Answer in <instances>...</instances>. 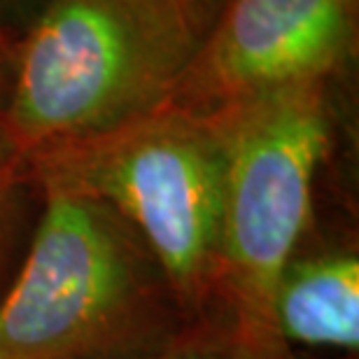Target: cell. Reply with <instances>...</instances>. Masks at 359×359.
I'll list each match as a JSON object with an SVG mask.
<instances>
[{
  "label": "cell",
  "mask_w": 359,
  "mask_h": 359,
  "mask_svg": "<svg viewBox=\"0 0 359 359\" xmlns=\"http://www.w3.org/2000/svg\"><path fill=\"white\" fill-rule=\"evenodd\" d=\"M40 194L33 238L0 297V359H131L198 327L112 208L63 189Z\"/></svg>",
  "instance_id": "1"
},
{
  "label": "cell",
  "mask_w": 359,
  "mask_h": 359,
  "mask_svg": "<svg viewBox=\"0 0 359 359\" xmlns=\"http://www.w3.org/2000/svg\"><path fill=\"white\" fill-rule=\"evenodd\" d=\"M201 35L189 0H47L12 49L5 133L28 156L170 103Z\"/></svg>",
  "instance_id": "2"
},
{
  "label": "cell",
  "mask_w": 359,
  "mask_h": 359,
  "mask_svg": "<svg viewBox=\"0 0 359 359\" xmlns=\"http://www.w3.org/2000/svg\"><path fill=\"white\" fill-rule=\"evenodd\" d=\"M40 189L112 208L152 250L194 325H222L226 154L210 112L177 100L26 156Z\"/></svg>",
  "instance_id": "3"
},
{
  "label": "cell",
  "mask_w": 359,
  "mask_h": 359,
  "mask_svg": "<svg viewBox=\"0 0 359 359\" xmlns=\"http://www.w3.org/2000/svg\"><path fill=\"white\" fill-rule=\"evenodd\" d=\"M224 140L219 320L243 339L278 341L271 294L318 222L315 189L334 140L329 82L278 89L210 112Z\"/></svg>",
  "instance_id": "4"
},
{
  "label": "cell",
  "mask_w": 359,
  "mask_h": 359,
  "mask_svg": "<svg viewBox=\"0 0 359 359\" xmlns=\"http://www.w3.org/2000/svg\"><path fill=\"white\" fill-rule=\"evenodd\" d=\"M355 0H226L198 40L175 93L201 112L308 82L348 59Z\"/></svg>",
  "instance_id": "5"
},
{
  "label": "cell",
  "mask_w": 359,
  "mask_h": 359,
  "mask_svg": "<svg viewBox=\"0 0 359 359\" xmlns=\"http://www.w3.org/2000/svg\"><path fill=\"white\" fill-rule=\"evenodd\" d=\"M278 341L311 357H359V243L350 229L332 231L315 222L280 271L271 294Z\"/></svg>",
  "instance_id": "6"
},
{
  "label": "cell",
  "mask_w": 359,
  "mask_h": 359,
  "mask_svg": "<svg viewBox=\"0 0 359 359\" xmlns=\"http://www.w3.org/2000/svg\"><path fill=\"white\" fill-rule=\"evenodd\" d=\"M40 187L0 121V297L24 259L40 215Z\"/></svg>",
  "instance_id": "7"
},
{
  "label": "cell",
  "mask_w": 359,
  "mask_h": 359,
  "mask_svg": "<svg viewBox=\"0 0 359 359\" xmlns=\"http://www.w3.org/2000/svg\"><path fill=\"white\" fill-rule=\"evenodd\" d=\"M131 359H313L287 346L255 343L243 339L226 325L191 327L170 346Z\"/></svg>",
  "instance_id": "8"
},
{
  "label": "cell",
  "mask_w": 359,
  "mask_h": 359,
  "mask_svg": "<svg viewBox=\"0 0 359 359\" xmlns=\"http://www.w3.org/2000/svg\"><path fill=\"white\" fill-rule=\"evenodd\" d=\"M12 49L14 45L7 40V35L0 28V98H3L7 80H10V66H12Z\"/></svg>",
  "instance_id": "9"
},
{
  "label": "cell",
  "mask_w": 359,
  "mask_h": 359,
  "mask_svg": "<svg viewBox=\"0 0 359 359\" xmlns=\"http://www.w3.org/2000/svg\"><path fill=\"white\" fill-rule=\"evenodd\" d=\"M191 3L196 7L201 21H203V28H208V24H210L212 17L217 14V10L226 3V0H191Z\"/></svg>",
  "instance_id": "10"
},
{
  "label": "cell",
  "mask_w": 359,
  "mask_h": 359,
  "mask_svg": "<svg viewBox=\"0 0 359 359\" xmlns=\"http://www.w3.org/2000/svg\"><path fill=\"white\" fill-rule=\"evenodd\" d=\"M189 3H191V0H189ZM191 7H194V3H191ZM194 10H196V7H194ZM198 14V12H196ZM201 24H203V21H201ZM203 31H205V28H203Z\"/></svg>",
  "instance_id": "11"
}]
</instances>
